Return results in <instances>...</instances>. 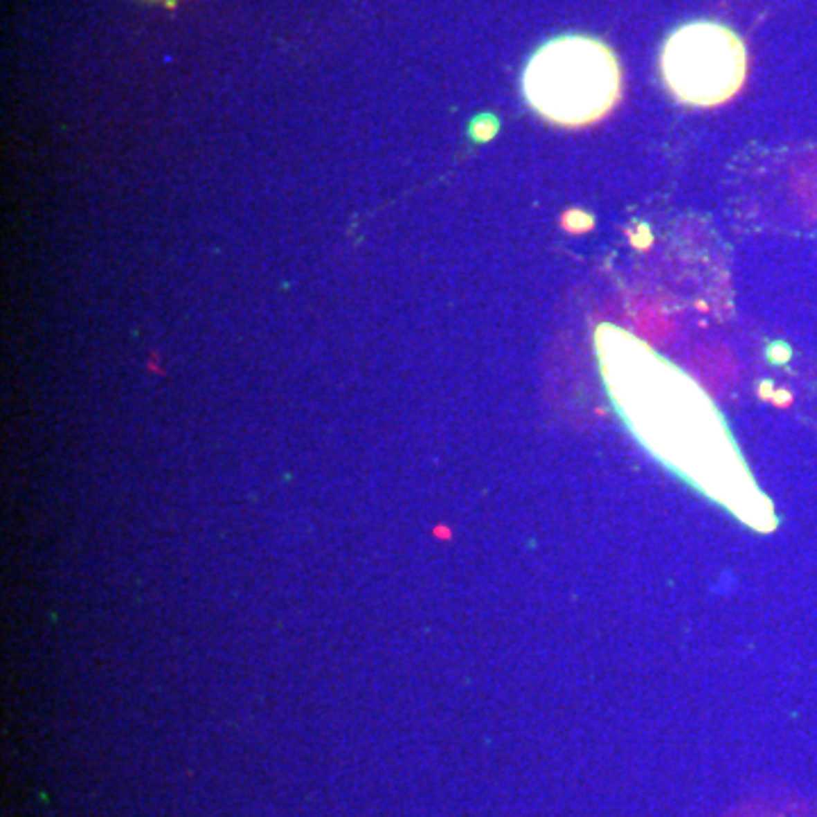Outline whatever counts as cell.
Here are the masks:
<instances>
[{
  "label": "cell",
  "mask_w": 817,
  "mask_h": 817,
  "mask_svg": "<svg viewBox=\"0 0 817 817\" xmlns=\"http://www.w3.org/2000/svg\"><path fill=\"white\" fill-rule=\"evenodd\" d=\"M595 352L611 402L640 445L742 525L772 531V502L706 390L636 334L602 323Z\"/></svg>",
  "instance_id": "obj_1"
},
{
  "label": "cell",
  "mask_w": 817,
  "mask_h": 817,
  "mask_svg": "<svg viewBox=\"0 0 817 817\" xmlns=\"http://www.w3.org/2000/svg\"><path fill=\"white\" fill-rule=\"evenodd\" d=\"M522 91L545 120L584 127L609 116L618 105L622 71L604 41L563 35L531 55L522 75Z\"/></svg>",
  "instance_id": "obj_2"
},
{
  "label": "cell",
  "mask_w": 817,
  "mask_h": 817,
  "mask_svg": "<svg viewBox=\"0 0 817 817\" xmlns=\"http://www.w3.org/2000/svg\"><path fill=\"white\" fill-rule=\"evenodd\" d=\"M661 73L679 102L717 107L742 89L747 51L731 28L715 21H692L667 37Z\"/></svg>",
  "instance_id": "obj_3"
}]
</instances>
